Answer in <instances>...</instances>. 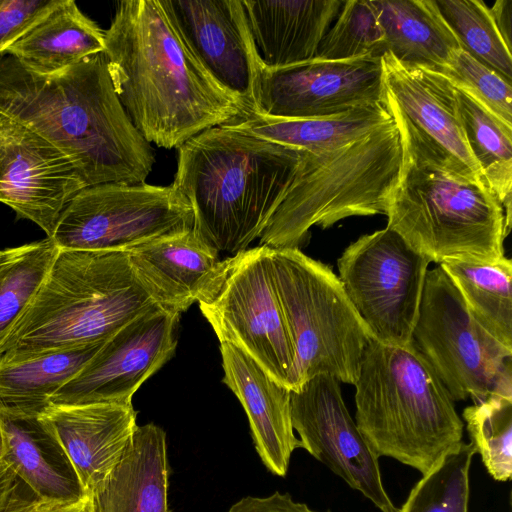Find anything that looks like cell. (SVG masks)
<instances>
[{
    "label": "cell",
    "instance_id": "obj_1",
    "mask_svg": "<svg viewBox=\"0 0 512 512\" xmlns=\"http://www.w3.org/2000/svg\"><path fill=\"white\" fill-rule=\"evenodd\" d=\"M104 34L114 90L149 143L178 148L250 110L204 68L162 0L120 2Z\"/></svg>",
    "mask_w": 512,
    "mask_h": 512
},
{
    "label": "cell",
    "instance_id": "obj_2",
    "mask_svg": "<svg viewBox=\"0 0 512 512\" xmlns=\"http://www.w3.org/2000/svg\"><path fill=\"white\" fill-rule=\"evenodd\" d=\"M0 113L64 153L86 186L145 183L155 162L114 90L104 53L52 76L0 55Z\"/></svg>",
    "mask_w": 512,
    "mask_h": 512
},
{
    "label": "cell",
    "instance_id": "obj_3",
    "mask_svg": "<svg viewBox=\"0 0 512 512\" xmlns=\"http://www.w3.org/2000/svg\"><path fill=\"white\" fill-rule=\"evenodd\" d=\"M177 150L172 185L192 207L193 231L230 256L260 238L304 153L228 125L204 130Z\"/></svg>",
    "mask_w": 512,
    "mask_h": 512
},
{
    "label": "cell",
    "instance_id": "obj_4",
    "mask_svg": "<svg viewBox=\"0 0 512 512\" xmlns=\"http://www.w3.org/2000/svg\"><path fill=\"white\" fill-rule=\"evenodd\" d=\"M157 307L164 308L129 252L59 250L0 361L105 342Z\"/></svg>",
    "mask_w": 512,
    "mask_h": 512
},
{
    "label": "cell",
    "instance_id": "obj_5",
    "mask_svg": "<svg viewBox=\"0 0 512 512\" xmlns=\"http://www.w3.org/2000/svg\"><path fill=\"white\" fill-rule=\"evenodd\" d=\"M355 386V423L371 450L430 472L462 442L464 423L434 370L412 343L370 340Z\"/></svg>",
    "mask_w": 512,
    "mask_h": 512
},
{
    "label": "cell",
    "instance_id": "obj_6",
    "mask_svg": "<svg viewBox=\"0 0 512 512\" xmlns=\"http://www.w3.org/2000/svg\"><path fill=\"white\" fill-rule=\"evenodd\" d=\"M403 165L394 121L333 149L305 151L283 201L260 236L269 248H299L310 228L387 214Z\"/></svg>",
    "mask_w": 512,
    "mask_h": 512
},
{
    "label": "cell",
    "instance_id": "obj_7",
    "mask_svg": "<svg viewBox=\"0 0 512 512\" xmlns=\"http://www.w3.org/2000/svg\"><path fill=\"white\" fill-rule=\"evenodd\" d=\"M387 227L430 262L497 260L511 223L485 180L477 181L403 154Z\"/></svg>",
    "mask_w": 512,
    "mask_h": 512
},
{
    "label": "cell",
    "instance_id": "obj_8",
    "mask_svg": "<svg viewBox=\"0 0 512 512\" xmlns=\"http://www.w3.org/2000/svg\"><path fill=\"white\" fill-rule=\"evenodd\" d=\"M268 257L298 388L320 374L354 385L371 337L338 276L299 248L268 247Z\"/></svg>",
    "mask_w": 512,
    "mask_h": 512
},
{
    "label": "cell",
    "instance_id": "obj_9",
    "mask_svg": "<svg viewBox=\"0 0 512 512\" xmlns=\"http://www.w3.org/2000/svg\"><path fill=\"white\" fill-rule=\"evenodd\" d=\"M197 302L220 343L236 346L280 385L297 390L295 353L274 289L268 247L220 260Z\"/></svg>",
    "mask_w": 512,
    "mask_h": 512
},
{
    "label": "cell",
    "instance_id": "obj_10",
    "mask_svg": "<svg viewBox=\"0 0 512 512\" xmlns=\"http://www.w3.org/2000/svg\"><path fill=\"white\" fill-rule=\"evenodd\" d=\"M412 344L453 401L512 398V350L473 319L440 265L426 274Z\"/></svg>",
    "mask_w": 512,
    "mask_h": 512
},
{
    "label": "cell",
    "instance_id": "obj_11",
    "mask_svg": "<svg viewBox=\"0 0 512 512\" xmlns=\"http://www.w3.org/2000/svg\"><path fill=\"white\" fill-rule=\"evenodd\" d=\"M193 225L192 207L173 185L110 182L77 192L50 238L59 250L128 252Z\"/></svg>",
    "mask_w": 512,
    "mask_h": 512
},
{
    "label": "cell",
    "instance_id": "obj_12",
    "mask_svg": "<svg viewBox=\"0 0 512 512\" xmlns=\"http://www.w3.org/2000/svg\"><path fill=\"white\" fill-rule=\"evenodd\" d=\"M430 263L389 227L359 237L343 251L338 278L372 340L412 343Z\"/></svg>",
    "mask_w": 512,
    "mask_h": 512
},
{
    "label": "cell",
    "instance_id": "obj_13",
    "mask_svg": "<svg viewBox=\"0 0 512 512\" xmlns=\"http://www.w3.org/2000/svg\"><path fill=\"white\" fill-rule=\"evenodd\" d=\"M382 102L403 154L477 181L484 180L465 139L456 87L443 74L381 57Z\"/></svg>",
    "mask_w": 512,
    "mask_h": 512
},
{
    "label": "cell",
    "instance_id": "obj_14",
    "mask_svg": "<svg viewBox=\"0 0 512 512\" xmlns=\"http://www.w3.org/2000/svg\"><path fill=\"white\" fill-rule=\"evenodd\" d=\"M381 57L320 60L269 68L253 60L252 110L267 117H330L382 102Z\"/></svg>",
    "mask_w": 512,
    "mask_h": 512
},
{
    "label": "cell",
    "instance_id": "obj_15",
    "mask_svg": "<svg viewBox=\"0 0 512 512\" xmlns=\"http://www.w3.org/2000/svg\"><path fill=\"white\" fill-rule=\"evenodd\" d=\"M333 376H314L290 391L300 447L369 499L381 512H398L381 477L379 458L352 419Z\"/></svg>",
    "mask_w": 512,
    "mask_h": 512
},
{
    "label": "cell",
    "instance_id": "obj_16",
    "mask_svg": "<svg viewBox=\"0 0 512 512\" xmlns=\"http://www.w3.org/2000/svg\"><path fill=\"white\" fill-rule=\"evenodd\" d=\"M180 315L157 307L122 327L50 403L131 404L140 386L173 357Z\"/></svg>",
    "mask_w": 512,
    "mask_h": 512
},
{
    "label": "cell",
    "instance_id": "obj_17",
    "mask_svg": "<svg viewBox=\"0 0 512 512\" xmlns=\"http://www.w3.org/2000/svg\"><path fill=\"white\" fill-rule=\"evenodd\" d=\"M86 186L59 149L17 120L0 113V202L52 237L72 197Z\"/></svg>",
    "mask_w": 512,
    "mask_h": 512
},
{
    "label": "cell",
    "instance_id": "obj_18",
    "mask_svg": "<svg viewBox=\"0 0 512 512\" xmlns=\"http://www.w3.org/2000/svg\"><path fill=\"white\" fill-rule=\"evenodd\" d=\"M204 68L250 110L257 54L241 0H162Z\"/></svg>",
    "mask_w": 512,
    "mask_h": 512
},
{
    "label": "cell",
    "instance_id": "obj_19",
    "mask_svg": "<svg viewBox=\"0 0 512 512\" xmlns=\"http://www.w3.org/2000/svg\"><path fill=\"white\" fill-rule=\"evenodd\" d=\"M137 412L131 404L50 405L38 418L89 496L130 445Z\"/></svg>",
    "mask_w": 512,
    "mask_h": 512
},
{
    "label": "cell",
    "instance_id": "obj_20",
    "mask_svg": "<svg viewBox=\"0 0 512 512\" xmlns=\"http://www.w3.org/2000/svg\"><path fill=\"white\" fill-rule=\"evenodd\" d=\"M223 382L241 402L263 464L274 475L287 474L293 451L300 447L290 413V390L272 379L236 346L220 343Z\"/></svg>",
    "mask_w": 512,
    "mask_h": 512
},
{
    "label": "cell",
    "instance_id": "obj_21",
    "mask_svg": "<svg viewBox=\"0 0 512 512\" xmlns=\"http://www.w3.org/2000/svg\"><path fill=\"white\" fill-rule=\"evenodd\" d=\"M264 65L282 68L313 60L336 19L340 0H241Z\"/></svg>",
    "mask_w": 512,
    "mask_h": 512
},
{
    "label": "cell",
    "instance_id": "obj_22",
    "mask_svg": "<svg viewBox=\"0 0 512 512\" xmlns=\"http://www.w3.org/2000/svg\"><path fill=\"white\" fill-rule=\"evenodd\" d=\"M136 270L164 308L181 314L203 291L218 263V251L193 228L139 245L130 251Z\"/></svg>",
    "mask_w": 512,
    "mask_h": 512
},
{
    "label": "cell",
    "instance_id": "obj_23",
    "mask_svg": "<svg viewBox=\"0 0 512 512\" xmlns=\"http://www.w3.org/2000/svg\"><path fill=\"white\" fill-rule=\"evenodd\" d=\"M165 432L137 426L121 460L88 496L91 512H168Z\"/></svg>",
    "mask_w": 512,
    "mask_h": 512
},
{
    "label": "cell",
    "instance_id": "obj_24",
    "mask_svg": "<svg viewBox=\"0 0 512 512\" xmlns=\"http://www.w3.org/2000/svg\"><path fill=\"white\" fill-rule=\"evenodd\" d=\"M104 31L72 0H58L3 54L41 76L59 74L82 60L103 53Z\"/></svg>",
    "mask_w": 512,
    "mask_h": 512
},
{
    "label": "cell",
    "instance_id": "obj_25",
    "mask_svg": "<svg viewBox=\"0 0 512 512\" xmlns=\"http://www.w3.org/2000/svg\"><path fill=\"white\" fill-rule=\"evenodd\" d=\"M38 417L0 414L5 440L2 462L40 501L78 502L87 495L69 460Z\"/></svg>",
    "mask_w": 512,
    "mask_h": 512
},
{
    "label": "cell",
    "instance_id": "obj_26",
    "mask_svg": "<svg viewBox=\"0 0 512 512\" xmlns=\"http://www.w3.org/2000/svg\"><path fill=\"white\" fill-rule=\"evenodd\" d=\"M384 37V51L398 61L443 71L462 49L434 0H371Z\"/></svg>",
    "mask_w": 512,
    "mask_h": 512
},
{
    "label": "cell",
    "instance_id": "obj_27",
    "mask_svg": "<svg viewBox=\"0 0 512 512\" xmlns=\"http://www.w3.org/2000/svg\"><path fill=\"white\" fill-rule=\"evenodd\" d=\"M103 343L51 351L19 361H0V414L40 416L51 405V397L85 366Z\"/></svg>",
    "mask_w": 512,
    "mask_h": 512
},
{
    "label": "cell",
    "instance_id": "obj_28",
    "mask_svg": "<svg viewBox=\"0 0 512 512\" xmlns=\"http://www.w3.org/2000/svg\"><path fill=\"white\" fill-rule=\"evenodd\" d=\"M392 121L379 102L335 116L307 119L273 118L249 110L224 125L305 151H321L348 144Z\"/></svg>",
    "mask_w": 512,
    "mask_h": 512
},
{
    "label": "cell",
    "instance_id": "obj_29",
    "mask_svg": "<svg viewBox=\"0 0 512 512\" xmlns=\"http://www.w3.org/2000/svg\"><path fill=\"white\" fill-rule=\"evenodd\" d=\"M473 319L512 350V261L463 259L440 264Z\"/></svg>",
    "mask_w": 512,
    "mask_h": 512
},
{
    "label": "cell",
    "instance_id": "obj_30",
    "mask_svg": "<svg viewBox=\"0 0 512 512\" xmlns=\"http://www.w3.org/2000/svg\"><path fill=\"white\" fill-rule=\"evenodd\" d=\"M467 146L488 187L511 223L512 127L502 123L456 87Z\"/></svg>",
    "mask_w": 512,
    "mask_h": 512
},
{
    "label": "cell",
    "instance_id": "obj_31",
    "mask_svg": "<svg viewBox=\"0 0 512 512\" xmlns=\"http://www.w3.org/2000/svg\"><path fill=\"white\" fill-rule=\"evenodd\" d=\"M58 251L49 237L0 250V347L34 298Z\"/></svg>",
    "mask_w": 512,
    "mask_h": 512
},
{
    "label": "cell",
    "instance_id": "obj_32",
    "mask_svg": "<svg viewBox=\"0 0 512 512\" xmlns=\"http://www.w3.org/2000/svg\"><path fill=\"white\" fill-rule=\"evenodd\" d=\"M434 2L461 48L511 84V48L500 35L489 7L480 0Z\"/></svg>",
    "mask_w": 512,
    "mask_h": 512
},
{
    "label": "cell",
    "instance_id": "obj_33",
    "mask_svg": "<svg viewBox=\"0 0 512 512\" xmlns=\"http://www.w3.org/2000/svg\"><path fill=\"white\" fill-rule=\"evenodd\" d=\"M475 451L461 442L413 486L398 512H468Z\"/></svg>",
    "mask_w": 512,
    "mask_h": 512
},
{
    "label": "cell",
    "instance_id": "obj_34",
    "mask_svg": "<svg viewBox=\"0 0 512 512\" xmlns=\"http://www.w3.org/2000/svg\"><path fill=\"white\" fill-rule=\"evenodd\" d=\"M475 454L496 481L512 475V398L490 396L462 413Z\"/></svg>",
    "mask_w": 512,
    "mask_h": 512
},
{
    "label": "cell",
    "instance_id": "obj_35",
    "mask_svg": "<svg viewBox=\"0 0 512 512\" xmlns=\"http://www.w3.org/2000/svg\"><path fill=\"white\" fill-rule=\"evenodd\" d=\"M384 37L371 0L345 1L325 33L316 59L348 60L382 57Z\"/></svg>",
    "mask_w": 512,
    "mask_h": 512
},
{
    "label": "cell",
    "instance_id": "obj_36",
    "mask_svg": "<svg viewBox=\"0 0 512 512\" xmlns=\"http://www.w3.org/2000/svg\"><path fill=\"white\" fill-rule=\"evenodd\" d=\"M439 73L502 123L512 127V86L496 72L460 49Z\"/></svg>",
    "mask_w": 512,
    "mask_h": 512
},
{
    "label": "cell",
    "instance_id": "obj_37",
    "mask_svg": "<svg viewBox=\"0 0 512 512\" xmlns=\"http://www.w3.org/2000/svg\"><path fill=\"white\" fill-rule=\"evenodd\" d=\"M58 0H0V55Z\"/></svg>",
    "mask_w": 512,
    "mask_h": 512
},
{
    "label": "cell",
    "instance_id": "obj_38",
    "mask_svg": "<svg viewBox=\"0 0 512 512\" xmlns=\"http://www.w3.org/2000/svg\"><path fill=\"white\" fill-rule=\"evenodd\" d=\"M228 512H318L305 503L296 502L288 493L274 492L267 497L242 498ZM330 512V511H326Z\"/></svg>",
    "mask_w": 512,
    "mask_h": 512
},
{
    "label": "cell",
    "instance_id": "obj_39",
    "mask_svg": "<svg viewBox=\"0 0 512 512\" xmlns=\"http://www.w3.org/2000/svg\"><path fill=\"white\" fill-rule=\"evenodd\" d=\"M489 10L500 35L511 48L512 0H498Z\"/></svg>",
    "mask_w": 512,
    "mask_h": 512
},
{
    "label": "cell",
    "instance_id": "obj_40",
    "mask_svg": "<svg viewBox=\"0 0 512 512\" xmlns=\"http://www.w3.org/2000/svg\"><path fill=\"white\" fill-rule=\"evenodd\" d=\"M22 481L4 462L0 464V512H5L10 505Z\"/></svg>",
    "mask_w": 512,
    "mask_h": 512
},
{
    "label": "cell",
    "instance_id": "obj_41",
    "mask_svg": "<svg viewBox=\"0 0 512 512\" xmlns=\"http://www.w3.org/2000/svg\"><path fill=\"white\" fill-rule=\"evenodd\" d=\"M40 500L22 482L5 512H38Z\"/></svg>",
    "mask_w": 512,
    "mask_h": 512
},
{
    "label": "cell",
    "instance_id": "obj_42",
    "mask_svg": "<svg viewBox=\"0 0 512 512\" xmlns=\"http://www.w3.org/2000/svg\"><path fill=\"white\" fill-rule=\"evenodd\" d=\"M38 512H91L90 498L86 496L74 503L40 501Z\"/></svg>",
    "mask_w": 512,
    "mask_h": 512
},
{
    "label": "cell",
    "instance_id": "obj_43",
    "mask_svg": "<svg viewBox=\"0 0 512 512\" xmlns=\"http://www.w3.org/2000/svg\"><path fill=\"white\" fill-rule=\"evenodd\" d=\"M4 453H5V440H4L2 423H1V419H0V464L2 463Z\"/></svg>",
    "mask_w": 512,
    "mask_h": 512
}]
</instances>
